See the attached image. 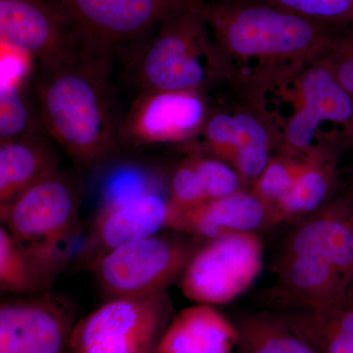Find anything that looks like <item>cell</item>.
I'll list each match as a JSON object with an SVG mask.
<instances>
[{
    "mask_svg": "<svg viewBox=\"0 0 353 353\" xmlns=\"http://www.w3.org/2000/svg\"><path fill=\"white\" fill-rule=\"evenodd\" d=\"M110 57L85 52L73 63L43 70L36 99L43 129L77 165L97 166L121 141L110 85Z\"/></svg>",
    "mask_w": 353,
    "mask_h": 353,
    "instance_id": "6da1fadb",
    "label": "cell"
},
{
    "mask_svg": "<svg viewBox=\"0 0 353 353\" xmlns=\"http://www.w3.org/2000/svg\"><path fill=\"white\" fill-rule=\"evenodd\" d=\"M197 8L208 23L225 75L234 61L272 67L320 61L341 34L268 0H197Z\"/></svg>",
    "mask_w": 353,
    "mask_h": 353,
    "instance_id": "7a4b0ae2",
    "label": "cell"
},
{
    "mask_svg": "<svg viewBox=\"0 0 353 353\" xmlns=\"http://www.w3.org/2000/svg\"><path fill=\"white\" fill-rule=\"evenodd\" d=\"M79 208L75 185L59 170L0 205L4 226L48 290L70 259L78 234Z\"/></svg>",
    "mask_w": 353,
    "mask_h": 353,
    "instance_id": "3957f363",
    "label": "cell"
},
{
    "mask_svg": "<svg viewBox=\"0 0 353 353\" xmlns=\"http://www.w3.org/2000/svg\"><path fill=\"white\" fill-rule=\"evenodd\" d=\"M155 31L134 62V76L141 92H201L216 78L225 75L197 1L160 23Z\"/></svg>",
    "mask_w": 353,
    "mask_h": 353,
    "instance_id": "277c9868",
    "label": "cell"
},
{
    "mask_svg": "<svg viewBox=\"0 0 353 353\" xmlns=\"http://www.w3.org/2000/svg\"><path fill=\"white\" fill-rule=\"evenodd\" d=\"M194 254L182 239L157 234L114 248L90 268L110 299H139L167 292Z\"/></svg>",
    "mask_w": 353,
    "mask_h": 353,
    "instance_id": "5b68a950",
    "label": "cell"
},
{
    "mask_svg": "<svg viewBox=\"0 0 353 353\" xmlns=\"http://www.w3.org/2000/svg\"><path fill=\"white\" fill-rule=\"evenodd\" d=\"M167 292L139 299H109L77 323L71 353H137L157 345L171 321Z\"/></svg>",
    "mask_w": 353,
    "mask_h": 353,
    "instance_id": "8992f818",
    "label": "cell"
},
{
    "mask_svg": "<svg viewBox=\"0 0 353 353\" xmlns=\"http://www.w3.org/2000/svg\"><path fill=\"white\" fill-rule=\"evenodd\" d=\"M85 52L111 57L117 44L138 38L197 0H50Z\"/></svg>",
    "mask_w": 353,
    "mask_h": 353,
    "instance_id": "52a82bcc",
    "label": "cell"
},
{
    "mask_svg": "<svg viewBox=\"0 0 353 353\" xmlns=\"http://www.w3.org/2000/svg\"><path fill=\"white\" fill-rule=\"evenodd\" d=\"M263 254V245L254 232L211 240L192 255L181 276V290L196 304L231 303L259 277Z\"/></svg>",
    "mask_w": 353,
    "mask_h": 353,
    "instance_id": "ba28073f",
    "label": "cell"
},
{
    "mask_svg": "<svg viewBox=\"0 0 353 353\" xmlns=\"http://www.w3.org/2000/svg\"><path fill=\"white\" fill-rule=\"evenodd\" d=\"M0 43L41 70L73 63L85 52L50 0H0Z\"/></svg>",
    "mask_w": 353,
    "mask_h": 353,
    "instance_id": "9c48e42d",
    "label": "cell"
},
{
    "mask_svg": "<svg viewBox=\"0 0 353 353\" xmlns=\"http://www.w3.org/2000/svg\"><path fill=\"white\" fill-rule=\"evenodd\" d=\"M208 118L197 90L141 92L123 118L121 141L134 145L182 143L201 132Z\"/></svg>",
    "mask_w": 353,
    "mask_h": 353,
    "instance_id": "30bf717a",
    "label": "cell"
},
{
    "mask_svg": "<svg viewBox=\"0 0 353 353\" xmlns=\"http://www.w3.org/2000/svg\"><path fill=\"white\" fill-rule=\"evenodd\" d=\"M73 312L64 299L46 294L0 305V353H71Z\"/></svg>",
    "mask_w": 353,
    "mask_h": 353,
    "instance_id": "8fae6325",
    "label": "cell"
},
{
    "mask_svg": "<svg viewBox=\"0 0 353 353\" xmlns=\"http://www.w3.org/2000/svg\"><path fill=\"white\" fill-rule=\"evenodd\" d=\"M299 94L301 103L285 132L290 148L308 150L325 122L340 126L348 139H353V97L334 78L327 58L304 72Z\"/></svg>",
    "mask_w": 353,
    "mask_h": 353,
    "instance_id": "7c38bea8",
    "label": "cell"
},
{
    "mask_svg": "<svg viewBox=\"0 0 353 353\" xmlns=\"http://www.w3.org/2000/svg\"><path fill=\"white\" fill-rule=\"evenodd\" d=\"M173 214L169 199L155 192L103 206L83 241L80 260L90 267L114 248L148 238L170 227Z\"/></svg>",
    "mask_w": 353,
    "mask_h": 353,
    "instance_id": "4fadbf2b",
    "label": "cell"
},
{
    "mask_svg": "<svg viewBox=\"0 0 353 353\" xmlns=\"http://www.w3.org/2000/svg\"><path fill=\"white\" fill-rule=\"evenodd\" d=\"M266 208L254 192L240 190L174 213L169 229L210 241L228 234L253 233L263 223Z\"/></svg>",
    "mask_w": 353,
    "mask_h": 353,
    "instance_id": "5bb4252c",
    "label": "cell"
},
{
    "mask_svg": "<svg viewBox=\"0 0 353 353\" xmlns=\"http://www.w3.org/2000/svg\"><path fill=\"white\" fill-rule=\"evenodd\" d=\"M239 332L214 306L196 304L172 318L157 345V353H232Z\"/></svg>",
    "mask_w": 353,
    "mask_h": 353,
    "instance_id": "9a60e30c",
    "label": "cell"
},
{
    "mask_svg": "<svg viewBox=\"0 0 353 353\" xmlns=\"http://www.w3.org/2000/svg\"><path fill=\"white\" fill-rule=\"evenodd\" d=\"M288 253L324 260L352 283L353 238L350 206L334 208L322 217L303 225L290 239Z\"/></svg>",
    "mask_w": 353,
    "mask_h": 353,
    "instance_id": "2e32d148",
    "label": "cell"
},
{
    "mask_svg": "<svg viewBox=\"0 0 353 353\" xmlns=\"http://www.w3.org/2000/svg\"><path fill=\"white\" fill-rule=\"evenodd\" d=\"M58 171L57 155L37 134L0 141V203Z\"/></svg>",
    "mask_w": 353,
    "mask_h": 353,
    "instance_id": "e0dca14e",
    "label": "cell"
},
{
    "mask_svg": "<svg viewBox=\"0 0 353 353\" xmlns=\"http://www.w3.org/2000/svg\"><path fill=\"white\" fill-rule=\"evenodd\" d=\"M281 279L288 289L309 308L343 305L352 282L328 262L303 254H290Z\"/></svg>",
    "mask_w": 353,
    "mask_h": 353,
    "instance_id": "ac0fdd59",
    "label": "cell"
},
{
    "mask_svg": "<svg viewBox=\"0 0 353 353\" xmlns=\"http://www.w3.org/2000/svg\"><path fill=\"white\" fill-rule=\"evenodd\" d=\"M236 326L241 353H316L292 332L284 318L250 316Z\"/></svg>",
    "mask_w": 353,
    "mask_h": 353,
    "instance_id": "d6986e66",
    "label": "cell"
},
{
    "mask_svg": "<svg viewBox=\"0 0 353 353\" xmlns=\"http://www.w3.org/2000/svg\"><path fill=\"white\" fill-rule=\"evenodd\" d=\"M234 120L236 134L231 162L241 179L255 182L271 161L269 132L252 114H234Z\"/></svg>",
    "mask_w": 353,
    "mask_h": 353,
    "instance_id": "ffe728a7",
    "label": "cell"
},
{
    "mask_svg": "<svg viewBox=\"0 0 353 353\" xmlns=\"http://www.w3.org/2000/svg\"><path fill=\"white\" fill-rule=\"evenodd\" d=\"M331 173L312 162H304L292 187L273 206L276 222L303 215L317 208L329 192Z\"/></svg>",
    "mask_w": 353,
    "mask_h": 353,
    "instance_id": "44dd1931",
    "label": "cell"
},
{
    "mask_svg": "<svg viewBox=\"0 0 353 353\" xmlns=\"http://www.w3.org/2000/svg\"><path fill=\"white\" fill-rule=\"evenodd\" d=\"M0 289L2 292L39 296L46 294L39 271L6 226L0 228Z\"/></svg>",
    "mask_w": 353,
    "mask_h": 353,
    "instance_id": "7402d4cb",
    "label": "cell"
},
{
    "mask_svg": "<svg viewBox=\"0 0 353 353\" xmlns=\"http://www.w3.org/2000/svg\"><path fill=\"white\" fill-rule=\"evenodd\" d=\"M24 82L1 83L0 90V141L39 132L43 127L39 112L32 108Z\"/></svg>",
    "mask_w": 353,
    "mask_h": 353,
    "instance_id": "603a6c76",
    "label": "cell"
},
{
    "mask_svg": "<svg viewBox=\"0 0 353 353\" xmlns=\"http://www.w3.org/2000/svg\"><path fill=\"white\" fill-rule=\"evenodd\" d=\"M336 32L353 31V0H268Z\"/></svg>",
    "mask_w": 353,
    "mask_h": 353,
    "instance_id": "cb8c5ba5",
    "label": "cell"
},
{
    "mask_svg": "<svg viewBox=\"0 0 353 353\" xmlns=\"http://www.w3.org/2000/svg\"><path fill=\"white\" fill-rule=\"evenodd\" d=\"M192 161L208 201L222 199L240 190V174L222 160L194 157Z\"/></svg>",
    "mask_w": 353,
    "mask_h": 353,
    "instance_id": "d4e9b609",
    "label": "cell"
},
{
    "mask_svg": "<svg viewBox=\"0 0 353 353\" xmlns=\"http://www.w3.org/2000/svg\"><path fill=\"white\" fill-rule=\"evenodd\" d=\"M303 163L285 158L271 160L263 173L255 181L253 192L265 205L269 203L275 205L292 187Z\"/></svg>",
    "mask_w": 353,
    "mask_h": 353,
    "instance_id": "484cf974",
    "label": "cell"
},
{
    "mask_svg": "<svg viewBox=\"0 0 353 353\" xmlns=\"http://www.w3.org/2000/svg\"><path fill=\"white\" fill-rule=\"evenodd\" d=\"M169 192V201L173 206L174 212L187 210L208 201L192 158L179 165L172 174Z\"/></svg>",
    "mask_w": 353,
    "mask_h": 353,
    "instance_id": "4316f807",
    "label": "cell"
},
{
    "mask_svg": "<svg viewBox=\"0 0 353 353\" xmlns=\"http://www.w3.org/2000/svg\"><path fill=\"white\" fill-rule=\"evenodd\" d=\"M202 132L206 143L218 157L231 161L234 143V115L220 112L208 118Z\"/></svg>",
    "mask_w": 353,
    "mask_h": 353,
    "instance_id": "83f0119b",
    "label": "cell"
},
{
    "mask_svg": "<svg viewBox=\"0 0 353 353\" xmlns=\"http://www.w3.org/2000/svg\"><path fill=\"white\" fill-rule=\"evenodd\" d=\"M152 192L145 176L137 172H124L114 176L109 182L104 192V203L102 208L121 203Z\"/></svg>",
    "mask_w": 353,
    "mask_h": 353,
    "instance_id": "f1b7e54d",
    "label": "cell"
},
{
    "mask_svg": "<svg viewBox=\"0 0 353 353\" xmlns=\"http://www.w3.org/2000/svg\"><path fill=\"white\" fill-rule=\"evenodd\" d=\"M350 223H352V238H353V192H352V199H350Z\"/></svg>",
    "mask_w": 353,
    "mask_h": 353,
    "instance_id": "f546056e",
    "label": "cell"
},
{
    "mask_svg": "<svg viewBox=\"0 0 353 353\" xmlns=\"http://www.w3.org/2000/svg\"><path fill=\"white\" fill-rule=\"evenodd\" d=\"M345 305L353 307V294H350V292H348L347 299H345Z\"/></svg>",
    "mask_w": 353,
    "mask_h": 353,
    "instance_id": "4dcf8cb0",
    "label": "cell"
},
{
    "mask_svg": "<svg viewBox=\"0 0 353 353\" xmlns=\"http://www.w3.org/2000/svg\"><path fill=\"white\" fill-rule=\"evenodd\" d=\"M157 345H152V347H150L148 348H145V350H141V352L137 353H157Z\"/></svg>",
    "mask_w": 353,
    "mask_h": 353,
    "instance_id": "1f68e13d",
    "label": "cell"
},
{
    "mask_svg": "<svg viewBox=\"0 0 353 353\" xmlns=\"http://www.w3.org/2000/svg\"><path fill=\"white\" fill-rule=\"evenodd\" d=\"M350 294H353V281H352V285H350Z\"/></svg>",
    "mask_w": 353,
    "mask_h": 353,
    "instance_id": "d6a6232c",
    "label": "cell"
}]
</instances>
